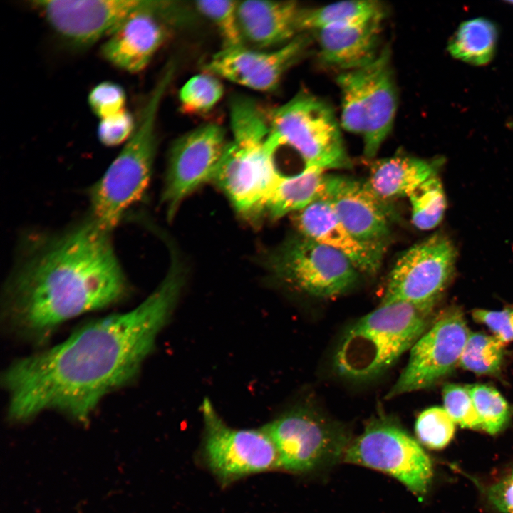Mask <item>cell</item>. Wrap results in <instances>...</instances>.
<instances>
[{
    "mask_svg": "<svg viewBox=\"0 0 513 513\" xmlns=\"http://www.w3.org/2000/svg\"><path fill=\"white\" fill-rule=\"evenodd\" d=\"M384 16L360 19L314 31L324 63L346 71L365 66L378 51Z\"/></svg>",
    "mask_w": 513,
    "mask_h": 513,
    "instance_id": "obj_21",
    "label": "cell"
},
{
    "mask_svg": "<svg viewBox=\"0 0 513 513\" xmlns=\"http://www.w3.org/2000/svg\"><path fill=\"white\" fill-rule=\"evenodd\" d=\"M429 316L405 303L380 304L344 332L333 356L336 373L356 382L382 375L428 330Z\"/></svg>",
    "mask_w": 513,
    "mask_h": 513,
    "instance_id": "obj_5",
    "label": "cell"
},
{
    "mask_svg": "<svg viewBox=\"0 0 513 513\" xmlns=\"http://www.w3.org/2000/svg\"><path fill=\"white\" fill-rule=\"evenodd\" d=\"M88 102L93 113L102 119L125 110L126 93L120 85L103 81L91 89Z\"/></svg>",
    "mask_w": 513,
    "mask_h": 513,
    "instance_id": "obj_34",
    "label": "cell"
},
{
    "mask_svg": "<svg viewBox=\"0 0 513 513\" xmlns=\"http://www.w3.org/2000/svg\"><path fill=\"white\" fill-rule=\"evenodd\" d=\"M172 7L165 1H146L106 37L100 50L103 57L123 71H142L165 39V22Z\"/></svg>",
    "mask_w": 513,
    "mask_h": 513,
    "instance_id": "obj_16",
    "label": "cell"
},
{
    "mask_svg": "<svg viewBox=\"0 0 513 513\" xmlns=\"http://www.w3.org/2000/svg\"><path fill=\"white\" fill-rule=\"evenodd\" d=\"M4 290L6 318L22 336L46 338L58 326L126 296L129 286L110 232L90 217L25 246Z\"/></svg>",
    "mask_w": 513,
    "mask_h": 513,
    "instance_id": "obj_2",
    "label": "cell"
},
{
    "mask_svg": "<svg viewBox=\"0 0 513 513\" xmlns=\"http://www.w3.org/2000/svg\"><path fill=\"white\" fill-rule=\"evenodd\" d=\"M326 174L318 167H304L293 175H281L270 192L264 208L271 219L295 214L321 197Z\"/></svg>",
    "mask_w": 513,
    "mask_h": 513,
    "instance_id": "obj_23",
    "label": "cell"
},
{
    "mask_svg": "<svg viewBox=\"0 0 513 513\" xmlns=\"http://www.w3.org/2000/svg\"><path fill=\"white\" fill-rule=\"evenodd\" d=\"M184 276L172 262L133 309L90 321L62 343L14 361L2 380L9 418L23 421L54 410L86 420L105 395L136 378L175 308Z\"/></svg>",
    "mask_w": 513,
    "mask_h": 513,
    "instance_id": "obj_1",
    "label": "cell"
},
{
    "mask_svg": "<svg viewBox=\"0 0 513 513\" xmlns=\"http://www.w3.org/2000/svg\"><path fill=\"white\" fill-rule=\"evenodd\" d=\"M504 347V344L494 336L470 333L459 364L478 375H494L500 370Z\"/></svg>",
    "mask_w": 513,
    "mask_h": 513,
    "instance_id": "obj_28",
    "label": "cell"
},
{
    "mask_svg": "<svg viewBox=\"0 0 513 513\" xmlns=\"http://www.w3.org/2000/svg\"><path fill=\"white\" fill-rule=\"evenodd\" d=\"M200 410L204 428L202 457L222 483L278 467L276 447L263 428L228 426L207 398Z\"/></svg>",
    "mask_w": 513,
    "mask_h": 513,
    "instance_id": "obj_11",
    "label": "cell"
},
{
    "mask_svg": "<svg viewBox=\"0 0 513 513\" xmlns=\"http://www.w3.org/2000/svg\"><path fill=\"white\" fill-rule=\"evenodd\" d=\"M278 454V467L311 473L343 460L351 442L343 425L308 408L287 411L262 428Z\"/></svg>",
    "mask_w": 513,
    "mask_h": 513,
    "instance_id": "obj_7",
    "label": "cell"
},
{
    "mask_svg": "<svg viewBox=\"0 0 513 513\" xmlns=\"http://www.w3.org/2000/svg\"><path fill=\"white\" fill-rule=\"evenodd\" d=\"M337 83L341 93V125L346 131L362 136L366 128L364 66L343 72L338 76Z\"/></svg>",
    "mask_w": 513,
    "mask_h": 513,
    "instance_id": "obj_26",
    "label": "cell"
},
{
    "mask_svg": "<svg viewBox=\"0 0 513 513\" xmlns=\"http://www.w3.org/2000/svg\"><path fill=\"white\" fill-rule=\"evenodd\" d=\"M488 496L500 512L513 513V471L492 485Z\"/></svg>",
    "mask_w": 513,
    "mask_h": 513,
    "instance_id": "obj_37",
    "label": "cell"
},
{
    "mask_svg": "<svg viewBox=\"0 0 513 513\" xmlns=\"http://www.w3.org/2000/svg\"><path fill=\"white\" fill-rule=\"evenodd\" d=\"M366 74L364 155L373 157L390 133L398 107V95L388 46L364 66Z\"/></svg>",
    "mask_w": 513,
    "mask_h": 513,
    "instance_id": "obj_19",
    "label": "cell"
},
{
    "mask_svg": "<svg viewBox=\"0 0 513 513\" xmlns=\"http://www.w3.org/2000/svg\"><path fill=\"white\" fill-rule=\"evenodd\" d=\"M437 165L434 162L398 154L374 161L366 180L384 201L408 197L422 183L436 175Z\"/></svg>",
    "mask_w": 513,
    "mask_h": 513,
    "instance_id": "obj_22",
    "label": "cell"
},
{
    "mask_svg": "<svg viewBox=\"0 0 513 513\" xmlns=\"http://www.w3.org/2000/svg\"><path fill=\"white\" fill-rule=\"evenodd\" d=\"M303 33L273 51L252 50L245 46L222 48L204 65L207 73L259 91H272L311 43Z\"/></svg>",
    "mask_w": 513,
    "mask_h": 513,
    "instance_id": "obj_15",
    "label": "cell"
},
{
    "mask_svg": "<svg viewBox=\"0 0 513 513\" xmlns=\"http://www.w3.org/2000/svg\"><path fill=\"white\" fill-rule=\"evenodd\" d=\"M227 143L224 129L216 123L198 127L173 143L162 194L168 217L189 195L212 181Z\"/></svg>",
    "mask_w": 513,
    "mask_h": 513,
    "instance_id": "obj_13",
    "label": "cell"
},
{
    "mask_svg": "<svg viewBox=\"0 0 513 513\" xmlns=\"http://www.w3.org/2000/svg\"><path fill=\"white\" fill-rule=\"evenodd\" d=\"M266 262L284 283L320 298L344 294L357 283L361 274L339 252L299 233L272 251Z\"/></svg>",
    "mask_w": 513,
    "mask_h": 513,
    "instance_id": "obj_9",
    "label": "cell"
},
{
    "mask_svg": "<svg viewBox=\"0 0 513 513\" xmlns=\"http://www.w3.org/2000/svg\"><path fill=\"white\" fill-rule=\"evenodd\" d=\"M321 196L356 238L368 243L386 245L390 233L392 211L388 202L378 197L366 180L326 175Z\"/></svg>",
    "mask_w": 513,
    "mask_h": 513,
    "instance_id": "obj_17",
    "label": "cell"
},
{
    "mask_svg": "<svg viewBox=\"0 0 513 513\" xmlns=\"http://www.w3.org/2000/svg\"><path fill=\"white\" fill-rule=\"evenodd\" d=\"M229 114L233 138L212 182L239 214L256 217L264 214L266 200L282 175L276 165L277 150L268 142L269 121L252 99L234 97Z\"/></svg>",
    "mask_w": 513,
    "mask_h": 513,
    "instance_id": "obj_3",
    "label": "cell"
},
{
    "mask_svg": "<svg viewBox=\"0 0 513 513\" xmlns=\"http://www.w3.org/2000/svg\"><path fill=\"white\" fill-rule=\"evenodd\" d=\"M175 71L170 66L164 69L142 108L133 135L88 190L89 217L103 229L111 232L148 187L157 149V114Z\"/></svg>",
    "mask_w": 513,
    "mask_h": 513,
    "instance_id": "obj_4",
    "label": "cell"
},
{
    "mask_svg": "<svg viewBox=\"0 0 513 513\" xmlns=\"http://www.w3.org/2000/svg\"><path fill=\"white\" fill-rule=\"evenodd\" d=\"M293 215L299 234L339 252L360 273L371 275L380 269L385 245L356 238L339 220L322 196Z\"/></svg>",
    "mask_w": 513,
    "mask_h": 513,
    "instance_id": "obj_18",
    "label": "cell"
},
{
    "mask_svg": "<svg viewBox=\"0 0 513 513\" xmlns=\"http://www.w3.org/2000/svg\"><path fill=\"white\" fill-rule=\"evenodd\" d=\"M498 37L494 23L475 18L462 23L449 41L452 56L476 66L488 63L494 56Z\"/></svg>",
    "mask_w": 513,
    "mask_h": 513,
    "instance_id": "obj_24",
    "label": "cell"
},
{
    "mask_svg": "<svg viewBox=\"0 0 513 513\" xmlns=\"http://www.w3.org/2000/svg\"><path fill=\"white\" fill-rule=\"evenodd\" d=\"M224 93L222 83L209 73L190 78L180 91V101L184 111L204 113L212 109Z\"/></svg>",
    "mask_w": 513,
    "mask_h": 513,
    "instance_id": "obj_30",
    "label": "cell"
},
{
    "mask_svg": "<svg viewBox=\"0 0 513 513\" xmlns=\"http://www.w3.org/2000/svg\"><path fill=\"white\" fill-rule=\"evenodd\" d=\"M408 198L412 223L416 228L430 230L440 223L447 203L443 187L437 175L422 183Z\"/></svg>",
    "mask_w": 513,
    "mask_h": 513,
    "instance_id": "obj_27",
    "label": "cell"
},
{
    "mask_svg": "<svg viewBox=\"0 0 513 513\" xmlns=\"http://www.w3.org/2000/svg\"><path fill=\"white\" fill-rule=\"evenodd\" d=\"M303 9L291 1H238L237 14L244 41L260 49L282 46L301 33Z\"/></svg>",
    "mask_w": 513,
    "mask_h": 513,
    "instance_id": "obj_20",
    "label": "cell"
},
{
    "mask_svg": "<svg viewBox=\"0 0 513 513\" xmlns=\"http://www.w3.org/2000/svg\"><path fill=\"white\" fill-rule=\"evenodd\" d=\"M339 123L331 105L308 92H299L270 114L268 142L278 150L294 149L304 167L324 171L351 167Z\"/></svg>",
    "mask_w": 513,
    "mask_h": 513,
    "instance_id": "obj_6",
    "label": "cell"
},
{
    "mask_svg": "<svg viewBox=\"0 0 513 513\" xmlns=\"http://www.w3.org/2000/svg\"><path fill=\"white\" fill-rule=\"evenodd\" d=\"M469 336L460 309L442 313L410 348L407 365L386 398L429 388L449 374L459 363Z\"/></svg>",
    "mask_w": 513,
    "mask_h": 513,
    "instance_id": "obj_12",
    "label": "cell"
},
{
    "mask_svg": "<svg viewBox=\"0 0 513 513\" xmlns=\"http://www.w3.org/2000/svg\"><path fill=\"white\" fill-rule=\"evenodd\" d=\"M467 388L481 421V430L491 435L500 432L510 415L508 403L503 396L487 385L474 384Z\"/></svg>",
    "mask_w": 513,
    "mask_h": 513,
    "instance_id": "obj_29",
    "label": "cell"
},
{
    "mask_svg": "<svg viewBox=\"0 0 513 513\" xmlns=\"http://www.w3.org/2000/svg\"><path fill=\"white\" fill-rule=\"evenodd\" d=\"M415 430L418 439L425 447L441 450L452 439L455 423L444 408L431 407L418 415Z\"/></svg>",
    "mask_w": 513,
    "mask_h": 513,
    "instance_id": "obj_32",
    "label": "cell"
},
{
    "mask_svg": "<svg viewBox=\"0 0 513 513\" xmlns=\"http://www.w3.org/2000/svg\"><path fill=\"white\" fill-rule=\"evenodd\" d=\"M474 320L487 326L504 345L513 342V306L499 311L475 309Z\"/></svg>",
    "mask_w": 513,
    "mask_h": 513,
    "instance_id": "obj_36",
    "label": "cell"
},
{
    "mask_svg": "<svg viewBox=\"0 0 513 513\" xmlns=\"http://www.w3.org/2000/svg\"><path fill=\"white\" fill-rule=\"evenodd\" d=\"M145 3L144 0H38L33 1L32 6L61 39L82 48L106 38Z\"/></svg>",
    "mask_w": 513,
    "mask_h": 513,
    "instance_id": "obj_14",
    "label": "cell"
},
{
    "mask_svg": "<svg viewBox=\"0 0 513 513\" xmlns=\"http://www.w3.org/2000/svg\"><path fill=\"white\" fill-rule=\"evenodd\" d=\"M456 252L440 233L405 250L390 273L380 304L405 303L430 314L452 279Z\"/></svg>",
    "mask_w": 513,
    "mask_h": 513,
    "instance_id": "obj_10",
    "label": "cell"
},
{
    "mask_svg": "<svg viewBox=\"0 0 513 513\" xmlns=\"http://www.w3.org/2000/svg\"><path fill=\"white\" fill-rule=\"evenodd\" d=\"M442 394L444 408L456 424L464 428L481 430V421L467 387L447 384Z\"/></svg>",
    "mask_w": 513,
    "mask_h": 513,
    "instance_id": "obj_33",
    "label": "cell"
},
{
    "mask_svg": "<svg viewBox=\"0 0 513 513\" xmlns=\"http://www.w3.org/2000/svg\"><path fill=\"white\" fill-rule=\"evenodd\" d=\"M343 461L389 475L421 499L433 476L430 458L418 442L387 416L366 424L363 432L352 440Z\"/></svg>",
    "mask_w": 513,
    "mask_h": 513,
    "instance_id": "obj_8",
    "label": "cell"
},
{
    "mask_svg": "<svg viewBox=\"0 0 513 513\" xmlns=\"http://www.w3.org/2000/svg\"><path fill=\"white\" fill-rule=\"evenodd\" d=\"M238 1L203 0L195 3L197 11L212 21L223 41L222 48L245 46L241 33L238 14Z\"/></svg>",
    "mask_w": 513,
    "mask_h": 513,
    "instance_id": "obj_31",
    "label": "cell"
},
{
    "mask_svg": "<svg viewBox=\"0 0 513 513\" xmlns=\"http://www.w3.org/2000/svg\"><path fill=\"white\" fill-rule=\"evenodd\" d=\"M137 122L126 109L100 119L97 135L100 142L108 147L125 143L133 135Z\"/></svg>",
    "mask_w": 513,
    "mask_h": 513,
    "instance_id": "obj_35",
    "label": "cell"
},
{
    "mask_svg": "<svg viewBox=\"0 0 513 513\" xmlns=\"http://www.w3.org/2000/svg\"><path fill=\"white\" fill-rule=\"evenodd\" d=\"M383 6L373 0L343 1L314 9H303L301 33H309L360 19L384 16Z\"/></svg>",
    "mask_w": 513,
    "mask_h": 513,
    "instance_id": "obj_25",
    "label": "cell"
},
{
    "mask_svg": "<svg viewBox=\"0 0 513 513\" xmlns=\"http://www.w3.org/2000/svg\"><path fill=\"white\" fill-rule=\"evenodd\" d=\"M510 3L513 4V1H509Z\"/></svg>",
    "mask_w": 513,
    "mask_h": 513,
    "instance_id": "obj_38",
    "label": "cell"
}]
</instances>
